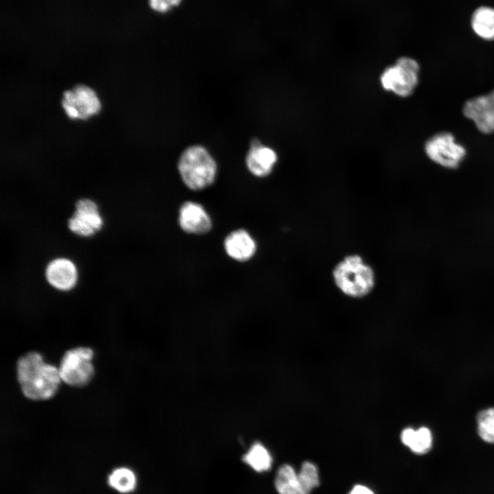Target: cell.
I'll list each match as a JSON object with an SVG mask.
<instances>
[{
	"instance_id": "cell-16",
	"label": "cell",
	"mask_w": 494,
	"mask_h": 494,
	"mask_svg": "<svg viewBox=\"0 0 494 494\" xmlns=\"http://www.w3.org/2000/svg\"><path fill=\"white\" fill-rule=\"evenodd\" d=\"M274 485L279 494H307L302 486L298 473L290 464H285L279 468Z\"/></svg>"
},
{
	"instance_id": "cell-19",
	"label": "cell",
	"mask_w": 494,
	"mask_h": 494,
	"mask_svg": "<svg viewBox=\"0 0 494 494\" xmlns=\"http://www.w3.org/2000/svg\"><path fill=\"white\" fill-rule=\"evenodd\" d=\"M478 435L484 441L494 443V408L480 411L477 416Z\"/></svg>"
},
{
	"instance_id": "cell-4",
	"label": "cell",
	"mask_w": 494,
	"mask_h": 494,
	"mask_svg": "<svg viewBox=\"0 0 494 494\" xmlns=\"http://www.w3.org/2000/svg\"><path fill=\"white\" fill-rule=\"evenodd\" d=\"M94 352L88 346L75 347L65 351L58 367L61 381L75 388L86 386L93 379Z\"/></svg>"
},
{
	"instance_id": "cell-13",
	"label": "cell",
	"mask_w": 494,
	"mask_h": 494,
	"mask_svg": "<svg viewBox=\"0 0 494 494\" xmlns=\"http://www.w3.org/2000/svg\"><path fill=\"white\" fill-rule=\"evenodd\" d=\"M278 160L276 152L270 147L253 139L246 155V162L248 170L255 176H268L273 170Z\"/></svg>"
},
{
	"instance_id": "cell-6",
	"label": "cell",
	"mask_w": 494,
	"mask_h": 494,
	"mask_svg": "<svg viewBox=\"0 0 494 494\" xmlns=\"http://www.w3.org/2000/svg\"><path fill=\"white\" fill-rule=\"evenodd\" d=\"M62 106L71 119L86 120L97 115L102 104L96 92L84 84H78L63 93Z\"/></svg>"
},
{
	"instance_id": "cell-9",
	"label": "cell",
	"mask_w": 494,
	"mask_h": 494,
	"mask_svg": "<svg viewBox=\"0 0 494 494\" xmlns=\"http://www.w3.org/2000/svg\"><path fill=\"white\" fill-rule=\"evenodd\" d=\"M466 117L482 132H494V89L487 95L468 100L463 107Z\"/></svg>"
},
{
	"instance_id": "cell-3",
	"label": "cell",
	"mask_w": 494,
	"mask_h": 494,
	"mask_svg": "<svg viewBox=\"0 0 494 494\" xmlns=\"http://www.w3.org/2000/svg\"><path fill=\"white\" fill-rule=\"evenodd\" d=\"M178 169L185 185L191 190L199 191L213 183L217 164L205 148L192 145L180 155Z\"/></svg>"
},
{
	"instance_id": "cell-7",
	"label": "cell",
	"mask_w": 494,
	"mask_h": 494,
	"mask_svg": "<svg viewBox=\"0 0 494 494\" xmlns=\"http://www.w3.org/2000/svg\"><path fill=\"white\" fill-rule=\"evenodd\" d=\"M425 152L433 162L446 168H456L466 155L464 147L457 143L449 132H440L430 138Z\"/></svg>"
},
{
	"instance_id": "cell-15",
	"label": "cell",
	"mask_w": 494,
	"mask_h": 494,
	"mask_svg": "<svg viewBox=\"0 0 494 494\" xmlns=\"http://www.w3.org/2000/svg\"><path fill=\"white\" fill-rule=\"evenodd\" d=\"M401 440L412 452L419 455L427 453L432 446L431 431L425 427L417 430L405 428L401 433Z\"/></svg>"
},
{
	"instance_id": "cell-5",
	"label": "cell",
	"mask_w": 494,
	"mask_h": 494,
	"mask_svg": "<svg viewBox=\"0 0 494 494\" xmlns=\"http://www.w3.org/2000/svg\"><path fill=\"white\" fill-rule=\"evenodd\" d=\"M420 67L413 58L403 56L386 67L380 75V84L386 91L401 97L412 94L419 82Z\"/></svg>"
},
{
	"instance_id": "cell-2",
	"label": "cell",
	"mask_w": 494,
	"mask_h": 494,
	"mask_svg": "<svg viewBox=\"0 0 494 494\" xmlns=\"http://www.w3.org/2000/svg\"><path fill=\"white\" fill-rule=\"evenodd\" d=\"M331 277L336 288L351 298H363L374 290L377 278L373 266L357 253L349 254L333 266Z\"/></svg>"
},
{
	"instance_id": "cell-21",
	"label": "cell",
	"mask_w": 494,
	"mask_h": 494,
	"mask_svg": "<svg viewBox=\"0 0 494 494\" xmlns=\"http://www.w3.org/2000/svg\"><path fill=\"white\" fill-rule=\"evenodd\" d=\"M150 7L155 11L165 12L172 7L166 0H149Z\"/></svg>"
},
{
	"instance_id": "cell-8",
	"label": "cell",
	"mask_w": 494,
	"mask_h": 494,
	"mask_svg": "<svg viewBox=\"0 0 494 494\" xmlns=\"http://www.w3.org/2000/svg\"><path fill=\"white\" fill-rule=\"evenodd\" d=\"M75 207V211L68 220V227L72 233L81 237H91L102 228L103 219L93 200L82 198L77 201Z\"/></svg>"
},
{
	"instance_id": "cell-12",
	"label": "cell",
	"mask_w": 494,
	"mask_h": 494,
	"mask_svg": "<svg viewBox=\"0 0 494 494\" xmlns=\"http://www.w3.org/2000/svg\"><path fill=\"white\" fill-rule=\"evenodd\" d=\"M47 282L61 291L71 290L76 284L78 272L75 264L66 258H58L50 261L45 269Z\"/></svg>"
},
{
	"instance_id": "cell-22",
	"label": "cell",
	"mask_w": 494,
	"mask_h": 494,
	"mask_svg": "<svg viewBox=\"0 0 494 494\" xmlns=\"http://www.w3.org/2000/svg\"><path fill=\"white\" fill-rule=\"evenodd\" d=\"M349 494H374V493L369 488L357 484L351 489Z\"/></svg>"
},
{
	"instance_id": "cell-17",
	"label": "cell",
	"mask_w": 494,
	"mask_h": 494,
	"mask_svg": "<svg viewBox=\"0 0 494 494\" xmlns=\"http://www.w3.org/2000/svg\"><path fill=\"white\" fill-rule=\"evenodd\" d=\"M471 25L480 38L494 40V9L486 6L476 9L471 17Z\"/></svg>"
},
{
	"instance_id": "cell-20",
	"label": "cell",
	"mask_w": 494,
	"mask_h": 494,
	"mask_svg": "<svg viewBox=\"0 0 494 494\" xmlns=\"http://www.w3.org/2000/svg\"><path fill=\"white\" fill-rule=\"evenodd\" d=\"M302 486L307 494L319 485V475L316 466L309 462H304L298 473Z\"/></svg>"
},
{
	"instance_id": "cell-10",
	"label": "cell",
	"mask_w": 494,
	"mask_h": 494,
	"mask_svg": "<svg viewBox=\"0 0 494 494\" xmlns=\"http://www.w3.org/2000/svg\"><path fill=\"white\" fill-rule=\"evenodd\" d=\"M178 223L185 232L195 235L205 234L212 227L211 219L204 208L193 201H187L181 205Z\"/></svg>"
},
{
	"instance_id": "cell-1",
	"label": "cell",
	"mask_w": 494,
	"mask_h": 494,
	"mask_svg": "<svg viewBox=\"0 0 494 494\" xmlns=\"http://www.w3.org/2000/svg\"><path fill=\"white\" fill-rule=\"evenodd\" d=\"M16 377L23 395L32 401L50 399L62 381L58 368L45 362L36 351L27 352L18 359Z\"/></svg>"
},
{
	"instance_id": "cell-11",
	"label": "cell",
	"mask_w": 494,
	"mask_h": 494,
	"mask_svg": "<svg viewBox=\"0 0 494 494\" xmlns=\"http://www.w3.org/2000/svg\"><path fill=\"white\" fill-rule=\"evenodd\" d=\"M105 472L104 483L110 493L132 494L137 490L139 484L137 473L126 463H117Z\"/></svg>"
},
{
	"instance_id": "cell-18",
	"label": "cell",
	"mask_w": 494,
	"mask_h": 494,
	"mask_svg": "<svg viewBox=\"0 0 494 494\" xmlns=\"http://www.w3.org/2000/svg\"><path fill=\"white\" fill-rule=\"evenodd\" d=\"M243 461L257 472L270 469L272 458L268 449L260 443L252 444L243 456Z\"/></svg>"
},
{
	"instance_id": "cell-14",
	"label": "cell",
	"mask_w": 494,
	"mask_h": 494,
	"mask_svg": "<svg viewBox=\"0 0 494 494\" xmlns=\"http://www.w3.org/2000/svg\"><path fill=\"white\" fill-rule=\"evenodd\" d=\"M224 246L226 254L239 262L250 259L257 250L255 241L249 233L244 229L230 233L224 239Z\"/></svg>"
}]
</instances>
